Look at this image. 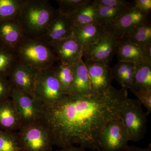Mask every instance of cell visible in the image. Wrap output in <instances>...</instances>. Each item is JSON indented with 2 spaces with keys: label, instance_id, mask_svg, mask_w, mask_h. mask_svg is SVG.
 I'll use <instances>...</instances> for the list:
<instances>
[{
  "label": "cell",
  "instance_id": "obj_22",
  "mask_svg": "<svg viewBox=\"0 0 151 151\" xmlns=\"http://www.w3.org/2000/svg\"><path fill=\"white\" fill-rule=\"evenodd\" d=\"M136 64L130 62L119 61L112 68V74L122 89H131L134 79Z\"/></svg>",
  "mask_w": 151,
  "mask_h": 151
},
{
  "label": "cell",
  "instance_id": "obj_28",
  "mask_svg": "<svg viewBox=\"0 0 151 151\" xmlns=\"http://www.w3.org/2000/svg\"><path fill=\"white\" fill-rule=\"evenodd\" d=\"M129 6L116 7L97 6L99 24L105 27L111 24L125 12Z\"/></svg>",
  "mask_w": 151,
  "mask_h": 151
},
{
  "label": "cell",
  "instance_id": "obj_18",
  "mask_svg": "<svg viewBox=\"0 0 151 151\" xmlns=\"http://www.w3.org/2000/svg\"><path fill=\"white\" fill-rule=\"evenodd\" d=\"M73 79L68 95H84L91 93L90 78L83 60L72 65Z\"/></svg>",
  "mask_w": 151,
  "mask_h": 151
},
{
  "label": "cell",
  "instance_id": "obj_6",
  "mask_svg": "<svg viewBox=\"0 0 151 151\" xmlns=\"http://www.w3.org/2000/svg\"><path fill=\"white\" fill-rule=\"evenodd\" d=\"M52 67L39 70L35 79L34 96L43 105H51L57 103L65 95Z\"/></svg>",
  "mask_w": 151,
  "mask_h": 151
},
{
  "label": "cell",
  "instance_id": "obj_16",
  "mask_svg": "<svg viewBox=\"0 0 151 151\" xmlns=\"http://www.w3.org/2000/svg\"><path fill=\"white\" fill-rule=\"evenodd\" d=\"M25 37L22 29L17 19L0 22V45L14 49Z\"/></svg>",
  "mask_w": 151,
  "mask_h": 151
},
{
  "label": "cell",
  "instance_id": "obj_32",
  "mask_svg": "<svg viewBox=\"0 0 151 151\" xmlns=\"http://www.w3.org/2000/svg\"><path fill=\"white\" fill-rule=\"evenodd\" d=\"M93 1L97 6L104 7L128 6L130 4L125 0H94Z\"/></svg>",
  "mask_w": 151,
  "mask_h": 151
},
{
  "label": "cell",
  "instance_id": "obj_5",
  "mask_svg": "<svg viewBox=\"0 0 151 151\" xmlns=\"http://www.w3.org/2000/svg\"><path fill=\"white\" fill-rule=\"evenodd\" d=\"M148 116L137 99L128 97L125 100L120 116L130 141L139 142L144 137L147 132Z\"/></svg>",
  "mask_w": 151,
  "mask_h": 151
},
{
  "label": "cell",
  "instance_id": "obj_31",
  "mask_svg": "<svg viewBox=\"0 0 151 151\" xmlns=\"http://www.w3.org/2000/svg\"><path fill=\"white\" fill-rule=\"evenodd\" d=\"M12 87L8 78L0 77V100L10 97Z\"/></svg>",
  "mask_w": 151,
  "mask_h": 151
},
{
  "label": "cell",
  "instance_id": "obj_29",
  "mask_svg": "<svg viewBox=\"0 0 151 151\" xmlns=\"http://www.w3.org/2000/svg\"><path fill=\"white\" fill-rule=\"evenodd\" d=\"M88 0H57L59 6L60 13L63 15H70L81 6L87 2Z\"/></svg>",
  "mask_w": 151,
  "mask_h": 151
},
{
  "label": "cell",
  "instance_id": "obj_34",
  "mask_svg": "<svg viewBox=\"0 0 151 151\" xmlns=\"http://www.w3.org/2000/svg\"><path fill=\"white\" fill-rule=\"evenodd\" d=\"M142 47L145 60L151 62V44Z\"/></svg>",
  "mask_w": 151,
  "mask_h": 151
},
{
  "label": "cell",
  "instance_id": "obj_37",
  "mask_svg": "<svg viewBox=\"0 0 151 151\" xmlns=\"http://www.w3.org/2000/svg\"><path fill=\"white\" fill-rule=\"evenodd\" d=\"M97 151H102L100 150H97Z\"/></svg>",
  "mask_w": 151,
  "mask_h": 151
},
{
  "label": "cell",
  "instance_id": "obj_10",
  "mask_svg": "<svg viewBox=\"0 0 151 151\" xmlns=\"http://www.w3.org/2000/svg\"><path fill=\"white\" fill-rule=\"evenodd\" d=\"M84 63L90 78L91 93H103L112 87L113 78L109 63L94 60H86Z\"/></svg>",
  "mask_w": 151,
  "mask_h": 151
},
{
  "label": "cell",
  "instance_id": "obj_26",
  "mask_svg": "<svg viewBox=\"0 0 151 151\" xmlns=\"http://www.w3.org/2000/svg\"><path fill=\"white\" fill-rule=\"evenodd\" d=\"M25 0H0V22L17 19Z\"/></svg>",
  "mask_w": 151,
  "mask_h": 151
},
{
  "label": "cell",
  "instance_id": "obj_11",
  "mask_svg": "<svg viewBox=\"0 0 151 151\" xmlns=\"http://www.w3.org/2000/svg\"><path fill=\"white\" fill-rule=\"evenodd\" d=\"M150 14L139 10L131 4L116 19L105 27L110 30L119 37L131 31L139 25L150 20Z\"/></svg>",
  "mask_w": 151,
  "mask_h": 151
},
{
  "label": "cell",
  "instance_id": "obj_33",
  "mask_svg": "<svg viewBox=\"0 0 151 151\" xmlns=\"http://www.w3.org/2000/svg\"><path fill=\"white\" fill-rule=\"evenodd\" d=\"M130 3L139 10L150 14L151 11V0H135Z\"/></svg>",
  "mask_w": 151,
  "mask_h": 151
},
{
  "label": "cell",
  "instance_id": "obj_25",
  "mask_svg": "<svg viewBox=\"0 0 151 151\" xmlns=\"http://www.w3.org/2000/svg\"><path fill=\"white\" fill-rule=\"evenodd\" d=\"M17 62L14 49L0 45V77L8 78Z\"/></svg>",
  "mask_w": 151,
  "mask_h": 151
},
{
  "label": "cell",
  "instance_id": "obj_8",
  "mask_svg": "<svg viewBox=\"0 0 151 151\" xmlns=\"http://www.w3.org/2000/svg\"><path fill=\"white\" fill-rule=\"evenodd\" d=\"M120 38L112 31L106 29L96 42L84 50L83 57L86 60H97L109 63L116 54Z\"/></svg>",
  "mask_w": 151,
  "mask_h": 151
},
{
  "label": "cell",
  "instance_id": "obj_1",
  "mask_svg": "<svg viewBox=\"0 0 151 151\" xmlns=\"http://www.w3.org/2000/svg\"><path fill=\"white\" fill-rule=\"evenodd\" d=\"M128 97L127 89L113 86L103 93L65 95L57 103L42 105V119L51 130L54 145L62 148L76 144L97 150L100 132L108 122L120 118Z\"/></svg>",
  "mask_w": 151,
  "mask_h": 151
},
{
  "label": "cell",
  "instance_id": "obj_35",
  "mask_svg": "<svg viewBox=\"0 0 151 151\" xmlns=\"http://www.w3.org/2000/svg\"><path fill=\"white\" fill-rule=\"evenodd\" d=\"M125 151H151V145L150 144L147 147L145 148H142L135 146H129Z\"/></svg>",
  "mask_w": 151,
  "mask_h": 151
},
{
  "label": "cell",
  "instance_id": "obj_23",
  "mask_svg": "<svg viewBox=\"0 0 151 151\" xmlns=\"http://www.w3.org/2000/svg\"><path fill=\"white\" fill-rule=\"evenodd\" d=\"M122 37L139 46H143L151 44L150 20L139 25Z\"/></svg>",
  "mask_w": 151,
  "mask_h": 151
},
{
  "label": "cell",
  "instance_id": "obj_12",
  "mask_svg": "<svg viewBox=\"0 0 151 151\" xmlns=\"http://www.w3.org/2000/svg\"><path fill=\"white\" fill-rule=\"evenodd\" d=\"M60 62L73 65L80 62L83 57V49L73 35L69 37L48 45Z\"/></svg>",
  "mask_w": 151,
  "mask_h": 151
},
{
  "label": "cell",
  "instance_id": "obj_4",
  "mask_svg": "<svg viewBox=\"0 0 151 151\" xmlns=\"http://www.w3.org/2000/svg\"><path fill=\"white\" fill-rule=\"evenodd\" d=\"M24 151H51L53 135L42 119L24 125L18 132Z\"/></svg>",
  "mask_w": 151,
  "mask_h": 151
},
{
  "label": "cell",
  "instance_id": "obj_21",
  "mask_svg": "<svg viewBox=\"0 0 151 151\" xmlns=\"http://www.w3.org/2000/svg\"><path fill=\"white\" fill-rule=\"evenodd\" d=\"M130 90L132 92L151 91V62L144 60L136 64L134 74Z\"/></svg>",
  "mask_w": 151,
  "mask_h": 151
},
{
  "label": "cell",
  "instance_id": "obj_13",
  "mask_svg": "<svg viewBox=\"0 0 151 151\" xmlns=\"http://www.w3.org/2000/svg\"><path fill=\"white\" fill-rule=\"evenodd\" d=\"M39 70L18 61L14 66L8 79L14 87L34 96V88ZM35 98V97H34Z\"/></svg>",
  "mask_w": 151,
  "mask_h": 151
},
{
  "label": "cell",
  "instance_id": "obj_7",
  "mask_svg": "<svg viewBox=\"0 0 151 151\" xmlns=\"http://www.w3.org/2000/svg\"><path fill=\"white\" fill-rule=\"evenodd\" d=\"M129 141L122 119L120 118L113 119L108 122L100 132L98 150L125 151L129 146Z\"/></svg>",
  "mask_w": 151,
  "mask_h": 151
},
{
  "label": "cell",
  "instance_id": "obj_2",
  "mask_svg": "<svg viewBox=\"0 0 151 151\" xmlns=\"http://www.w3.org/2000/svg\"><path fill=\"white\" fill-rule=\"evenodd\" d=\"M60 14L48 0H25L17 20L26 37L39 39Z\"/></svg>",
  "mask_w": 151,
  "mask_h": 151
},
{
  "label": "cell",
  "instance_id": "obj_19",
  "mask_svg": "<svg viewBox=\"0 0 151 151\" xmlns=\"http://www.w3.org/2000/svg\"><path fill=\"white\" fill-rule=\"evenodd\" d=\"M116 54L119 61L136 64L145 60L142 47L132 43L124 37L119 39Z\"/></svg>",
  "mask_w": 151,
  "mask_h": 151
},
{
  "label": "cell",
  "instance_id": "obj_14",
  "mask_svg": "<svg viewBox=\"0 0 151 151\" xmlns=\"http://www.w3.org/2000/svg\"><path fill=\"white\" fill-rule=\"evenodd\" d=\"M22 126L20 116L12 98L0 100V129L16 132Z\"/></svg>",
  "mask_w": 151,
  "mask_h": 151
},
{
  "label": "cell",
  "instance_id": "obj_36",
  "mask_svg": "<svg viewBox=\"0 0 151 151\" xmlns=\"http://www.w3.org/2000/svg\"><path fill=\"white\" fill-rule=\"evenodd\" d=\"M55 151H86L85 149L81 147H76L73 145H70L62 148Z\"/></svg>",
  "mask_w": 151,
  "mask_h": 151
},
{
  "label": "cell",
  "instance_id": "obj_27",
  "mask_svg": "<svg viewBox=\"0 0 151 151\" xmlns=\"http://www.w3.org/2000/svg\"><path fill=\"white\" fill-rule=\"evenodd\" d=\"M0 151H24L18 132L0 129Z\"/></svg>",
  "mask_w": 151,
  "mask_h": 151
},
{
  "label": "cell",
  "instance_id": "obj_30",
  "mask_svg": "<svg viewBox=\"0 0 151 151\" xmlns=\"http://www.w3.org/2000/svg\"><path fill=\"white\" fill-rule=\"evenodd\" d=\"M137 99L147 109L146 113L150 115L151 113V91H140L133 92Z\"/></svg>",
  "mask_w": 151,
  "mask_h": 151
},
{
  "label": "cell",
  "instance_id": "obj_15",
  "mask_svg": "<svg viewBox=\"0 0 151 151\" xmlns=\"http://www.w3.org/2000/svg\"><path fill=\"white\" fill-rule=\"evenodd\" d=\"M73 27L70 18L60 14L50 25L46 33L39 39L48 45L54 43L72 35Z\"/></svg>",
  "mask_w": 151,
  "mask_h": 151
},
{
  "label": "cell",
  "instance_id": "obj_17",
  "mask_svg": "<svg viewBox=\"0 0 151 151\" xmlns=\"http://www.w3.org/2000/svg\"><path fill=\"white\" fill-rule=\"evenodd\" d=\"M106 30L104 26L92 23L80 26H74L73 35L78 43L83 49L96 42Z\"/></svg>",
  "mask_w": 151,
  "mask_h": 151
},
{
  "label": "cell",
  "instance_id": "obj_20",
  "mask_svg": "<svg viewBox=\"0 0 151 151\" xmlns=\"http://www.w3.org/2000/svg\"><path fill=\"white\" fill-rule=\"evenodd\" d=\"M68 17L70 18L74 26L92 23L99 24L97 6L93 1L91 0H88L87 2Z\"/></svg>",
  "mask_w": 151,
  "mask_h": 151
},
{
  "label": "cell",
  "instance_id": "obj_9",
  "mask_svg": "<svg viewBox=\"0 0 151 151\" xmlns=\"http://www.w3.org/2000/svg\"><path fill=\"white\" fill-rule=\"evenodd\" d=\"M10 97L15 104L23 126L42 119L43 105L31 95L13 86Z\"/></svg>",
  "mask_w": 151,
  "mask_h": 151
},
{
  "label": "cell",
  "instance_id": "obj_24",
  "mask_svg": "<svg viewBox=\"0 0 151 151\" xmlns=\"http://www.w3.org/2000/svg\"><path fill=\"white\" fill-rule=\"evenodd\" d=\"M52 69L63 93L65 95H68L73 79L72 65L64 64L60 62L57 65H54L52 67Z\"/></svg>",
  "mask_w": 151,
  "mask_h": 151
},
{
  "label": "cell",
  "instance_id": "obj_3",
  "mask_svg": "<svg viewBox=\"0 0 151 151\" xmlns=\"http://www.w3.org/2000/svg\"><path fill=\"white\" fill-rule=\"evenodd\" d=\"M14 50L18 61L39 70L51 68L58 61L51 47L40 39L26 37Z\"/></svg>",
  "mask_w": 151,
  "mask_h": 151
}]
</instances>
